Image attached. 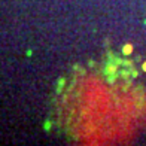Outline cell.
I'll return each mask as SVG.
<instances>
[{"label":"cell","instance_id":"cell-1","mask_svg":"<svg viewBox=\"0 0 146 146\" xmlns=\"http://www.w3.org/2000/svg\"><path fill=\"white\" fill-rule=\"evenodd\" d=\"M133 49H134V48H133V45H131V43H127V45H124L122 52H124L125 55H130L131 52H133Z\"/></svg>","mask_w":146,"mask_h":146},{"label":"cell","instance_id":"cell-2","mask_svg":"<svg viewBox=\"0 0 146 146\" xmlns=\"http://www.w3.org/2000/svg\"><path fill=\"white\" fill-rule=\"evenodd\" d=\"M142 69H143V72H146V61L142 64Z\"/></svg>","mask_w":146,"mask_h":146}]
</instances>
